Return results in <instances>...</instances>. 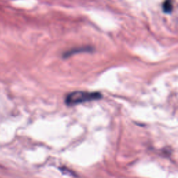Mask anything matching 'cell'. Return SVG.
<instances>
[{
	"label": "cell",
	"instance_id": "obj_1",
	"mask_svg": "<svg viewBox=\"0 0 178 178\" xmlns=\"http://www.w3.org/2000/svg\"><path fill=\"white\" fill-rule=\"evenodd\" d=\"M102 98V95L97 92L75 91L69 93L66 97L65 102L67 105L73 106L76 104L91 102Z\"/></svg>",
	"mask_w": 178,
	"mask_h": 178
},
{
	"label": "cell",
	"instance_id": "obj_2",
	"mask_svg": "<svg viewBox=\"0 0 178 178\" xmlns=\"http://www.w3.org/2000/svg\"><path fill=\"white\" fill-rule=\"evenodd\" d=\"M163 9L166 13H170L173 10V4L172 0H166L163 4Z\"/></svg>",
	"mask_w": 178,
	"mask_h": 178
}]
</instances>
